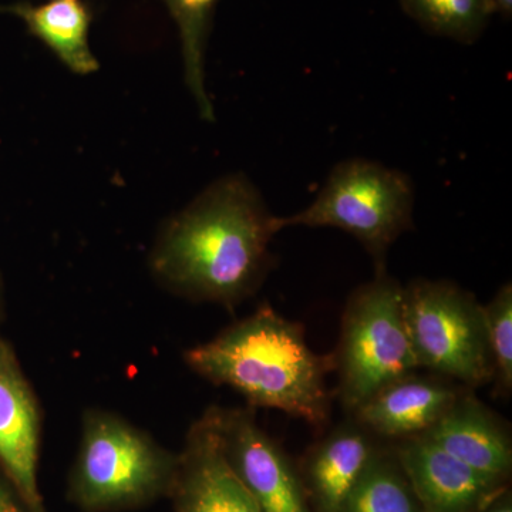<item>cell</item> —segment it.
I'll use <instances>...</instances> for the list:
<instances>
[{"label": "cell", "mask_w": 512, "mask_h": 512, "mask_svg": "<svg viewBox=\"0 0 512 512\" xmlns=\"http://www.w3.org/2000/svg\"><path fill=\"white\" fill-rule=\"evenodd\" d=\"M423 437L481 473L504 481L511 476L510 430L470 389Z\"/></svg>", "instance_id": "4fadbf2b"}, {"label": "cell", "mask_w": 512, "mask_h": 512, "mask_svg": "<svg viewBox=\"0 0 512 512\" xmlns=\"http://www.w3.org/2000/svg\"><path fill=\"white\" fill-rule=\"evenodd\" d=\"M495 13H500L504 19H511L512 0H493Z\"/></svg>", "instance_id": "44dd1931"}, {"label": "cell", "mask_w": 512, "mask_h": 512, "mask_svg": "<svg viewBox=\"0 0 512 512\" xmlns=\"http://www.w3.org/2000/svg\"><path fill=\"white\" fill-rule=\"evenodd\" d=\"M377 447L353 417L313 444L298 470L312 511L340 512Z\"/></svg>", "instance_id": "7c38bea8"}, {"label": "cell", "mask_w": 512, "mask_h": 512, "mask_svg": "<svg viewBox=\"0 0 512 512\" xmlns=\"http://www.w3.org/2000/svg\"><path fill=\"white\" fill-rule=\"evenodd\" d=\"M340 512H424L394 448L377 447Z\"/></svg>", "instance_id": "9a60e30c"}, {"label": "cell", "mask_w": 512, "mask_h": 512, "mask_svg": "<svg viewBox=\"0 0 512 512\" xmlns=\"http://www.w3.org/2000/svg\"><path fill=\"white\" fill-rule=\"evenodd\" d=\"M393 448L424 512H477L507 488V481L467 466L426 437Z\"/></svg>", "instance_id": "30bf717a"}, {"label": "cell", "mask_w": 512, "mask_h": 512, "mask_svg": "<svg viewBox=\"0 0 512 512\" xmlns=\"http://www.w3.org/2000/svg\"><path fill=\"white\" fill-rule=\"evenodd\" d=\"M2 10L22 19L29 32L72 72L90 74L99 70V62L89 46L93 13L83 0H47L37 6L20 2Z\"/></svg>", "instance_id": "5bb4252c"}, {"label": "cell", "mask_w": 512, "mask_h": 512, "mask_svg": "<svg viewBox=\"0 0 512 512\" xmlns=\"http://www.w3.org/2000/svg\"><path fill=\"white\" fill-rule=\"evenodd\" d=\"M403 318L417 366L467 389L493 382L483 305L450 281L403 286Z\"/></svg>", "instance_id": "8992f818"}, {"label": "cell", "mask_w": 512, "mask_h": 512, "mask_svg": "<svg viewBox=\"0 0 512 512\" xmlns=\"http://www.w3.org/2000/svg\"><path fill=\"white\" fill-rule=\"evenodd\" d=\"M184 360L208 382L242 394L252 409L281 410L315 429L328 424L332 394L326 379L335 372V357L313 352L301 323L269 303L185 350Z\"/></svg>", "instance_id": "7a4b0ae2"}, {"label": "cell", "mask_w": 512, "mask_h": 512, "mask_svg": "<svg viewBox=\"0 0 512 512\" xmlns=\"http://www.w3.org/2000/svg\"><path fill=\"white\" fill-rule=\"evenodd\" d=\"M417 25L440 37L473 45L495 13L493 0H399Z\"/></svg>", "instance_id": "e0dca14e"}, {"label": "cell", "mask_w": 512, "mask_h": 512, "mask_svg": "<svg viewBox=\"0 0 512 512\" xmlns=\"http://www.w3.org/2000/svg\"><path fill=\"white\" fill-rule=\"evenodd\" d=\"M477 512H512V495L510 488H505L503 493L497 495L494 500Z\"/></svg>", "instance_id": "ffe728a7"}, {"label": "cell", "mask_w": 512, "mask_h": 512, "mask_svg": "<svg viewBox=\"0 0 512 512\" xmlns=\"http://www.w3.org/2000/svg\"><path fill=\"white\" fill-rule=\"evenodd\" d=\"M217 426L224 456L259 512H313L299 471L252 407H217Z\"/></svg>", "instance_id": "52a82bcc"}, {"label": "cell", "mask_w": 512, "mask_h": 512, "mask_svg": "<svg viewBox=\"0 0 512 512\" xmlns=\"http://www.w3.org/2000/svg\"><path fill=\"white\" fill-rule=\"evenodd\" d=\"M0 512H29L5 474L0 476Z\"/></svg>", "instance_id": "d6986e66"}, {"label": "cell", "mask_w": 512, "mask_h": 512, "mask_svg": "<svg viewBox=\"0 0 512 512\" xmlns=\"http://www.w3.org/2000/svg\"><path fill=\"white\" fill-rule=\"evenodd\" d=\"M333 357L339 400L349 414L386 384L419 369L404 325L403 286L386 268L350 295Z\"/></svg>", "instance_id": "5b68a950"}, {"label": "cell", "mask_w": 512, "mask_h": 512, "mask_svg": "<svg viewBox=\"0 0 512 512\" xmlns=\"http://www.w3.org/2000/svg\"><path fill=\"white\" fill-rule=\"evenodd\" d=\"M466 390L446 377L414 372L377 390L350 416L375 439L399 443L426 434Z\"/></svg>", "instance_id": "8fae6325"}, {"label": "cell", "mask_w": 512, "mask_h": 512, "mask_svg": "<svg viewBox=\"0 0 512 512\" xmlns=\"http://www.w3.org/2000/svg\"><path fill=\"white\" fill-rule=\"evenodd\" d=\"M180 29L185 82L202 119L214 121V107L205 87V50L218 0H164Z\"/></svg>", "instance_id": "2e32d148"}, {"label": "cell", "mask_w": 512, "mask_h": 512, "mask_svg": "<svg viewBox=\"0 0 512 512\" xmlns=\"http://www.w3.org/2000/svg\"><path fill=\"white\" fill-rule=\"evenodd\" d=\"M279 231V217L255 185L245 175H228L165 225L151 269L184 298L234 309L265 281Z\"/></svg>", "instance_id": "6da1fadb"}, {"label": "cell", "mask_w": 512, "mask_h": 512, "mask_svg": "<svg viewBox=\"0 0 512 512\" xmlns=\"http://www.w3.org/2000/svg\"><path fill=\"white\" fill-rule=\"evenodd\" d=\"M40 412L18 360L0 340V470L29 512H47L37 483Z\"/></svg>", "instance_id": "9c48e42d"}, {"label": "cell", "mask_w": 512, "mask_h": 512, "mask_svg": "<svg viewBox=\"0 0 512 512\" xmlns=\"http://www.w3.org/2000/svg\"><path fill=\"white\" fill-rule=\"evenodd\" d=\"M178 454L119 414L84 413L70 500L86 512L131 510L170 495Z\"/></svg>", "instance_id": "3957f363"}, {"label": "cell", "mask_w": 512, "mask_h": 512, "mask_svg": "<svg viewBox=\"0 0 512 512\" xmlns=\"http://www.w3.org/2000/svg\"><path fill=\"white\" fill-rule=\"evenodd\" d=\"M414 188L402 171L353 158L336 165L305 210L279 217L281 229L336 228L356 238L384 268L387 251L413 228Z\"/></svg>", "instance_id": "277c9868"}, {"label": "cell", "mask_w": 512, "mask_h": 512, "mask_svg": "<svg viewBox=\"0 0 512 512\" xmlns=\"http://www.w3.org/2000/svg\"><path fill=\"white\" fill-rule=\"evenodd\" d=\"M170 495L175 512H259L222 451L217 406L187 431Z\"/></svg>", "instance_id": "ba28073f"}, {"label": "cell", "mask_w": 512, "mask_h": 512, "mask_svg": "<svg viewBox=\"0 0 512 512\" xmlns=\"http://www.w3.org/2000/svg\"><path fill=\"white\" fill-rule=\"evenodd\" d=\"M485 335L493 362L494 394L508 399L512 392V286L504 284L483 306Z\"/></svg>", "instance_id": "ac0fdd59"}]
</instances>
